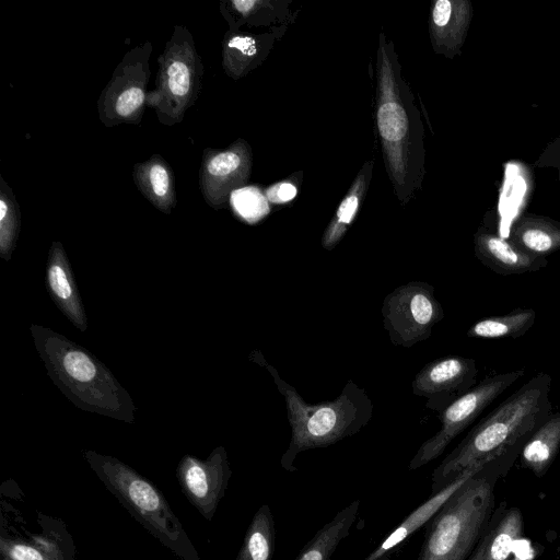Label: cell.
<instances>
[{
	"instance_id": "obj_1",
	"label": "cell",
	"mask_w": 560,
	"mask_h": 560,
	"mask_svg": "<svg viewBox=\"0 0 560 560\" xmlns=\"http://www.w3.org/2000/svg\"><path fill=\"white\" fill-rule=\"evenodd\" d=\"M374 79L376 138L394 194L407 206L425 176V130L394 43L384 32L378 34Z\"/></svg>"
},
{
	"instance_id": "obj_2",
	"label": "cell",
	"mask_w": 560,
	"mask_h": 560,
	"mask_svg": "<svg viewBox=\"0 0 560 560\" xmlns=\"http://www.w3.org/2000/svg\"><path fill=\"white\" fill-rule=\"evenodd\" d=\"M551 377L539 372L482 418L432 474V493L524 444L551 413Z\"/></svg>"
},
{
	"instance_id": "obj_3",
	"label": "cell",
	"mask_w": 560,
	"mask_h": 560,
	"mask_svg": "<svg viewBox=\"0 0 560 560\" xmlns=\"http://www.w3.org/2000/svg\"><path fill=\"white\" fill-rule=\"evenodd\" d=\"M47 374L78 408L132 423L136 406L113 373L88 349L37 324L30 327Z\"/></svg>"
},
{
	"instance_id": "obj_4",
	"label": "cell",
	"mask_w": 560,
	"mask_h": 560,
	"mask_svg": "<svg viewBox=\"0 0 560 560\" xmlns=\"http://www.w3.org/2000/svg\"><path fill=\"white\" fill-rule=\"evenodd\" d=\"M517 445L470 477L428 522L417 560H469L494 514V487L520 455Z\"/></svg>"
},
{
	"instance_id": "obj_5",
	"label": "cell",
	"mask_w": 560,
	"mask_h": 560,
	"mask_svg": "<svg viewBox=\"0 0 560 560\" xmlns=\"http://www.w3.org/2000/svg\"><path fill=\"white\" fill-rule=\"evenodd\" d=\"M250 359L268 370L285 404L291 440L280 464L287 471H296L294 462L300 453L327 447L354 435L372 418V399L352 380L347 382L335 399L310 404L259 352H252Z\"/></svg>"
},
{
	"instance_id": "obj_6",
	"label": "cell",
	"mask_w": 560,
	"mask_h": 560,
	"mask_svg": "<svg viewBox=\"0 0 560 560\" xmlns=\"http://www.w3.org/2000/svg\"><path fill=\"white\" fill-rule=\"evenodd\" d=\"M84 457L107 488L151 533L180 557L198 560L177 517L150 481L115 457L93 451H85Z\"/></svg>"
},
{
	"instance_id": "obj_7",
	"label": "cell",
	"mask_w": 560,
	"mask_h": 560,
	"mask_svg": "<svg viewBox=\"0 0 560 560\" xmlns=\"http://www.w3.org/2000/svg\"><path fill=\"white\" fill-rule=\"evenodd\" d=\"M434 292L430 283L411 281L385 296L381 308L383 326L394 346L411 348L431 336L444 317Z\"/></svg>"
},
{
	"instance_id": "obj_8",
	"label": "cell",
	"mask_w": 560,
	"mask_h": 560,
	"mask_svg": "<svg viewBox=\"0 0 560 560\" xmlns=\"http://www.w3.org/2000/svg\"><path fill=\"white\" fill-rule=\"evenodd\" d=\"M524 374L525 370L521 369L488 376L438 412L441 429L420 445L408 468L410 470L418 469L441 456L457 435Z\"/></svg>"
},
{
	"instance_id": "obj_9",
	"label": "cell",
	"mask_w": 560,
	"mask_h": 560,
	"mask_svg": "<svg viewBox=\"0 0 560 560\" xmlns=\"http://www.w3.org/2000/svg\"><path fill=\"white\" fill-rule=\"evenodd\" d=\"M202 66L189 33L174 36L160 57L156 80V110L166 124L177 122L192 104L199 90Z\"/></svg>"
},
{
	"instance_id": "obj_10",
	"label": "cell",
	"mask_w": 560,
	"mask_h": 560,
	"mask_svg": "<svg viewBox=\"0 0 560 560\" xmlns=\"http://www.w3.org/2000/svg\"><path fill=\"white\" fill-rule=\"evenodd\" d=\"M250 145L237 139L224 150H206L200 167V188L207 203L219 210L247 183L252 172Z\"/></svg>"
},
{
	"instance_id": "obj_11",
	"label": "cell",
	"mask_w": 560,
	"mask_h": 560,
	"mask_svg": "<svg viewBox=\"0 0 560 560\" xmlns=\"http://www.w3.org/2000/svg\"><path fill=\"white\" fill-rule=\"evenodd\" d=\"M476 361L448 355L425 364L415 376L411 387L416 396L425 398V407L440 412L476 385Z\"/></svg>"
},
{
	"instance_id": "obj_12",
	"label": "cell",
	"mask_w": 560,
	"mask_h": 560,
	"mask_svg": "<svg viewBox=\"0 0 560 560\" xmlns=\"http://www.w3.org/2000/svg\"><path fill=\"white\" fill-rule=\"evenodd\" d=\"M177 475L191 503L211 518L231 477L225 448L218 446L206 460L189 455L183 457Z\"/></svg>"
},
{
	"instance_id": "obj_13",
	"label": "cell",
	"mask_w": 560,
	"mask_h": 560,
	"mask_svg": "<svg viewBox=\"0 0 560 560\" xmlns=\"http://www.w3.org/2000/svg\"><path fill=\"white\" fill-rule=\"evenodd\" d=\"M474 18L469 0H436L429 15V36L435 54L454 59L463 46Z\"/></svg>"
},
{
	"instance_id": "obj_14",
	"label": "cell",
	"mask_w": 560,
	"mask_h": 560,
	"mask_svg": "<svg viewBox=\"0 0 560 560\" xmlns=\"http://www.w3.org/2000/svg\"><path fill=\"white\" fill-rule=\"evenodd\" d=\"M474 253L482 265L501 276L537 271L548 264L546 257L522 249L486 225H480L474 234Z\"/></svg>"
},
{
	"instance_id": "obj_15",
	"label": "cell",
	"mask_w": 560,
	"mask_h": 560,
	"mask_svg": "<svg viewBox=\"0 0 560 560\" xmlns=\"http://www.w3.org/2000/svg\"><path fill=\"white\" fill-rule=\"evenodd\" d=\"M46 289L58 310L80 331L88 329V317L72 271L60 242H52L46 264Z\"/></svg>"
},
{
	"instance_id": "obj_16",
	"label": "cell",
	"mask_w": 560,
	"mask_h": 560,
	"mask_svg": "<svg viewBox=\"0 0 560 560\" xmlns=\"http://www.w3.org/2000/svg\"><path fill=\"white\" fill-rule=\"evenodd\" d=\"M488 464V463H487ZM485 465L474 467L415 509L373 551L362 560H386L406 539L427 525L442 505Z\"/></svg>"
},
{
	"instance_id": "obj_17",
	"label": "cell",
	"mask_w": 560,
	"mask_h": 560,
	"mask_svg": "<svg viewBox=\"0 0 560 560\" xmlns=\"http://www.w3.org/2000/svg\"><path fill=\"white\" fill-rule=\"evenodd\" d=\"M279 34H249L238 31L225 33L222 56L223 69L229 77L238 80L260 66L271 51Z\"/></svg>"
},
{
	"instance_id": "obj_18",
	"label": "cell",
	"mask_w": 560,
	"mask_h": 560,
	"mask_svg": "<svg viewBox=\"0 0 560 560\" xmlns=\"http://www.w3.org/2000/svg\"><path fill=\"white\" fill-rule=\"evenodd\" d=\"M141 70V69H140ZM137 66L126 65L121 73L117 70V77L110 81L105 92L103 103L106 115L105 121H131L138 115L145 101V74L140 75Z\"/></svg>"
},
{
	"instance_id": "obj_19",
	"label": "cell",
	"mask_w": 560,
	"mask_h": 560,
	"mask_svg": "<svg viewBox=\"0 0 560 560\" xmlns=\"http://www.w3.org/2000/svg\"><path fill=\"white\" fill-rule=\"evenodd\" d=\"M291 1L284 0H233L223 2L222 13L229 21L232 31L242 25L249 27H271L273 33L283 31L293 22L290 11Z\"/></svg>"
},
{
	"instance_id": "obj_20",
	"label": "cell",
	"mask_w": 560,
	"mask_h": 560,
	"mask_svg": "<svg viewBox=\"0 0 560 560\" xmlns=\"http://www.w3.org/2000/svg\"><path fill=\"white\" fill-rule=\"evenodd\" d=\"M508 238L533 255L546 257L560 249V221L524 212L512 223Z\"/></svg>"
},
{
	"instance_id": "obj_21",
	"label": "cell",
	"mask_w": 560,
	"mask_h": 560,
	"mask_svg": "<svg viewBox=\"0 0 560 560\" xmlns=\"http://www.w3.org/2000/svg\"><path fill=\"white\" fill-rule=\"evenodd\" d=\"M374 160L364 162L350 188L339 203L334 217L325 229L320 244L324 249H334L342 240L366 196L373 177Z\"/></svg>"
},
{
	"instance_id": "obj_22",
	"label": "cell",
	"mask_w": 560,
	"mask_h": 560,
	"mask_svg": "<svg viewBox=\"0 0 560 560\" xmlns=\"http://www.w3.org/2000/svg\"><path fill=\"white\" fill-rule=\"evenodd\" d=\"M560 450V412H551L533 431L520 452V463L535 476L542 477Z\"/></svg>"
},
{
	"instance_id": "obj_23",
	"label": "cell",
	"mask_w": 560,
	"mask_h": 560,
	"mask_svg": "<svg viewBox=\"0 0 560 560\" xmlns=\"http://www.w3.org/2000/svg\"><path fill=\"white\" fill-rule=\"evenodd\" d=\"M524 520L518 508L495 511L483 536L480 560H510L517 541L523 537Z\"/></svg>"
},
{
	"instance_id": "obj_24",
	"label": "cell",
	"mask_w": 560,
	"mask_h": 560,
	"mask_svg": "<svg viewBox=\"0 0 560 560\" xmlns=\"http://www.w3.org/2000/svg\"><path fill=\"white\" fill-rule=\"evenodd\" d=\"M133 178L142 195L160 211L170 213L176 205L174 178L167 163L153 155L133 167Z\"/></svg>"
},
{
	"instance_id": "obj_25",
	"label": "cell",
	"mask_w": 560,
	"mask_h": 560,
	"mask_svg": "<svg viewBox=\"0 0 560 560\" xmlns=\"http://www.w3.org/2000/svg\"><path fill=\"white\" fill-rule=\"evenodd\" d=\"M359 508L360 501L355 500L340 510L316 532L294 560H330L337 547L349 535Z\"/></svg>"
},
{
	"instance_id": "obj_26",
	"label": "cell",
	"mask_w": 560,
	"mask_h": 560,
	"mask_svg": "<svg viewBox=\"0 0 560 560\" xmlns=\"http://www.w3.org/2000/svg\"><path fill=\"white\" fill-rule=\"evenodd\" d=\"M276 549V526L268 504H262L246 530L236 560H272Z\"/></svg>"
},
{
	"instance_id": "obj_27",
	"label": "cell",
	"mask_w": 560,
	"mask_h": 560,
	"mask_svg": "<svg viewBox=\"0 0 560 560\" xmlns=\"http://www.w3.org/2000/svg\"><path fill=\"white\" fill-rule=\"evenodd\" d=\"M536 312L532 308H515L504 315L485 317L467 330L470 338L516 339L525 335L534 325Z\"/></svg>"
},
{
	"instance_id": "obj_28",
	"label": "cell",
	"mask_w": 560,
	"mask_h": 560,
	"mask_svg": "<svg viewBox=\"0 0 560 560\" xmlns=\"http://www.w3.org/2000/svg\"><path fill=\"white\" fill-rule=\"evenodd\" d=\"M21 228L19 205L11 189L1 179L0 189V256L9 261L15 249Z\"/></svg>"
},
{
	"instance_id": "obj_29",
	"label": "cell",
	"mask_w": 560,
	"mask_h": 560,
	"mask_svg": "<svg viewBox=\"0 0 560 560\" xmlns=\"http://www.w3.org/2000/svg\"><path fill=\"white\" fill-rule=\"evenodd\" d=\"M234 211L248 223H255L265 218L270 207L266 195L256 187H244L235 190L230 198Z\"/></svg>"
},
{
	"instance_id": "obj_30",
	"label": "cell",
	"mask_w": 560,
	"mask_h": 560,
	"mask_svg": "<svg viewBox=\"0 0 560 560\" xmlns=\"http://www.w3.org/2000/svg\"><path fill=\"white\" fill-rule=\"evenodd\" d=\"M535 167L553 168L560 182V135L553 138L534 162Z\"/></svg>"
},
{
	"instance_id": "obj_31",
	"label": "cell",
	"mask_w": 560,
	"mask_h": 560,
	"mask_svg": "<svg viewBox=\"0 0 560 560\" xmlns=\"http://www.w3.org/2000/svg\"><path fill=\"white\" fill-rule=\"evenodd\" d=\"M298 194L296 185L290 180H282L268 187L265 191L268 202L281 205L290 202Z\"/></svg>"
},
{
	"instance_id": "obj_32",
	"label": "cell",
	"mask_w": 560,
	"mask_h": 560,
	"mask_svg": "<svg viewBox=\"0 0 560 560\" xmlns=\"http://www.w3.org/2000/svg\"><path fill=\"white\" fill-rule=\"evenodd\" d=\"M9 555L13 560H44L38 550L27 545H13L9 549Z\"/></svg>"
},
{
	"instance_id": "obj_33",
	"label": "cell",
	"mask_w": 560,
	"mask_h": 560,
	"mask_svg": "<svg viewBox=\"0 0 560 560\" xmlns=\"http://www.w3.org/2000/svg\"><path fill=\"white\" fill-rule=\"evenodd\" d=\"M482 549H483V537L480 540V542L478 544L477 548L475 549V551L471 555V557L469 558V560H480L481 555H482Z\"/></svg>"
},
{
	"instance_id": "obj_34",
	"label": "cell",
	"mask_w": 560,
	"mask_h": 560,
	"mask_svg": "<svg viewBox=\"0 0 560 560\" xmlns=\"http://www.w3.org/2000/svg\"><path fill=\"white\" fill-rule=\"evenodd\" d=\"M510 560H533V559H525V558H521L518 555H516L515 552H513L512 557L510 558Z\"/></svg>"
}]
</instances>
